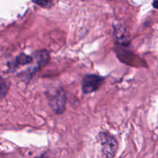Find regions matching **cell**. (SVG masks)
Instances as JSON below:
<instances>
[{
	"instance_id": "8992f818",
	"label": "cell",
	"mask_w": 158,
	"mask_h": 158,
	"mask_svg": "<svg viewBox=\"0 0 158 158\" xmlns=\"http://www.w3.org/2000/svg\"><path fill=\"white\" fill-rule=\"evenodd\" d=\"M114 32L116 41L119 44L127 46L131 43L130 35L123 23H120L119 22H117V23H114Z\"/></svg>"
},
{
	"instance_id": "6da1fadb",
	"label": "cell",
	"mask_w": 158,
	"mask_h": 158,
	"mask_svg": "<svg viewBox=\"0 0 158 158\" xmlns=\"http://www.w3.org/2000/svg\"><path fill=\"white\" fill-rule=\"evenodd\" d=\"M45 96L48 104L52 112L56 114H63L66 110V96L61 84H56L48 86L45 91Z\"/></svg>"
},
{
	"instance_id": "7a4b0ae2",
	"label": "cell",
	"mask_w": 158,
	"mask_h": 158,
	"mask_svg": "<svg viewBox=\"0 0 158 158\" xmlns=\"http://www.w3.org/2000/svg\"><path fill=\"white\" fill-rule=\"evenodd\" d=\"M34 58L33 63L25 70L22 71L18 74V77L25 83H29L35 76V74L41 68L48 64L50 60V53L46 49H40L35 51L32 54Z\"/></svg>"
},
{
	"instance_id": "52a82bcc",
	"label": "cell",
	"mask_w": 158,
	"mask_h": 158,
	"mask_svg": "<svg viewBox=\"0 0 158 158\" xmlns=\"http://www.w3.org/2000/svg\"><path fill=\"white\" fill-rule=\"evenodd\" d=\"M9 89V85L7 83V80H6V79L3 77H1V80H0V98L3 99L6 97Z\"/></svg>"
},
{
	"instance_id": "ba28073f",
	"label": "cell",
	"mask_w": 158,
	"mask_h": 158,
	"mask_svg": "<svg viewBox=\"0 0 158 158\" xmlns=\"http://www.w3.org/2000/svg\"><path fill=\"white\" fill-rule=\"evenodd\" d=\"M32 2H33L35 4L40 6V7L47 9V8H49L51 6L52 0H32Z\"/></svg>"
},
{
	"instance_id": "30bf717a",
	"label": "cell",
	"mask_w": 158,
	"mask_h": 158,
	"mask_svg": "<svg viewBox=\"0 0 158 158\" xmlns=\"http://www.w3.org/2000/svg\"><path fill=\"white\" fill-rule=\"evenodd\" d=\"M153 6H154L155 9H158V0H154V1H153Z\"/></svg>"
},
{
	"instance_id": "5b68a950",
	"label": "cell",
	"mask_w": 158,
	"mask_h": 158,
	"mask_svg": "<svg viewBox=\"0 0 158 158\" xmlns=\"http://www.w3.org/2000/svg\"><path fill=\"white\" fill-rule=\"evenodd\" d=\"M34 61L32 55H27L26 53H20L15 57L12 58L7 63L8 68L11 71L16 70L19 68L25 66H29Z\"/></svg>"
},
{
	"instance_id": "277c9868",
	"label": "cell",
	"mask_w": 158,
	"mask_h": 158,
	"mask_svg": "<svg viewBox=\"0 0 158 158\" xmlns=\"http://www.w3.org/2000/svg\"><path fill=\"white\" fill-rule=\"evenodd\" d=\"M104 81V77L97 74H86L82 80V93L83 94H91L96 92L100 89Z\"/></svg>"
},
{
	"instance_id": "3957f363",
	"label": "cell",
	"mask_w": 158,
	"mask_h": 158,
	"mask_svg": "<svg viewBox=\"0 0 158 158\" xmlns=\"http://www.w3.org/2000/svg\"><path fill=\"white\" fill-rule=\"evenodd\" d=\"M105 158H114L118 150V141L114 136L106 131H100L97 137Z\"/></svg>"
},
{
	"instance_id": "9c48e42d",
	"label": "cell",
	"mask_w": 158,
	"mask_h": 158,
	"mask_svg": "<svg viewBox=\"0 0 158 158\" xmlns=\"http://www.w3.org/2000/svg\"><path fill=\"white\" fill-rule=\"evenodd\" d=\"M35 158H54V157L53 155L51 154L50 151H46V152H44L43 154H42L40 157H35Z\"/></svg>"
}]
</instances>
